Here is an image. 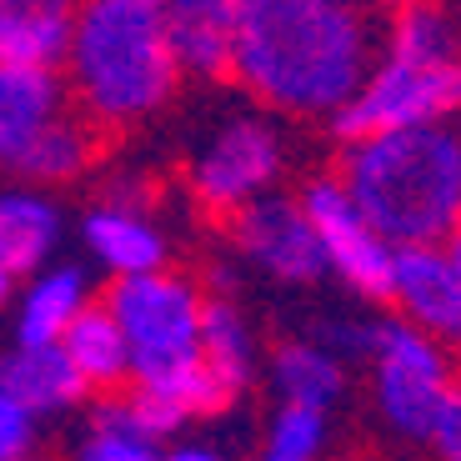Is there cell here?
<instances>
[{
    "label": "cell",
    "mask_w": 461,
    "mask_h": 461,
    "mask_svg": "<svg viewBox=\"0 0 461 461\" xmlns=\"http://www.w3.org/2000/svg\"><path fill=\"white\" fill-rule=\"evenodd\" d=\"M366 0H241L230 41V81L281 115H326L376 60Z\"/></svg>",
    "instance_id": "cell-1"
},
{
    "label": "cell",
    "mask_w": 461,
    "mask_h": 461,
    "mask_svg": "<svg viewBox=\"0 0 461 461\" xmlns=\"http://www.w3.org/2000/svg\"><path fill=\"white\" fill-rule=\"evenodd\" d=\"M336 181L392 246H437L461 226V131L431 121L357 136Z\"/></svg>",
    "instance_id": "cell-2"
},
{
    "label": "cell",
    "mask_w": 461,
    "mask_h": 461,
    "mask_svg": "<svg viewBox=\"0 0 461 461\" xmlns=\"http://www.w3.org/2000/svg\"><path fill=\"white\" fill-rule=\"evenodd\" d=\"M70 86L101 131H126L171 101L181 66L166 0H70Z\"/></svg>",
    "instance_id": "cell-3"
},
{
    "label": "cell",
    "mask_w": 461,
    "mask_h": 461,
    "mask_svg": "<svg viewBox=\"0 0 461 461\" xmlns=\"http://www.w3.org/2000/svg\"><path fill=\"white\" fill-rule=\"evenodd\" d=\"M451 115H461V35L441 5L406 0L396 5L361 86L331 111V131L357 140Z\"/></svg>",
    "instance_id": "cell-4"
},
{
    "label": "cell",
    "mask_w": 461,
    "mask_h": 461,
    "mask_svg": "<svg viewBox=\"0 0 461 461\" xmlns=\"http://www.w3.org/2000/svg\"><path fill=\"white\" fill-rule=\"evenodd\" d=\"M201 306H206V291L191 276L166 271V266L140 271V276H115V286L105 291V312L115 316V326L126 336V381H161L196 366Z\"/></svg>",
    "instance_id": "cell-5"
},
{
    "label": "cell",
    "mask_w": 461,
    "mask_h": 461,
    "mask_svg": "<svg viewBox=\"0 0 461 461\" xmlns=\"http://www.w3.org/2000/svg\"><path fill=\"white\" fill-rule=\"evenodd\" d=\"M366 366L371 386H376L381 421L406 441H427L431 416L456 386V361H451L447 341L416 331L402 316H381Z\"/></svg>",
    "instance_id": "cell-6"
},
{
    "label": "cell",
    "mask_w": 461,
    "mask_h": 461,
    "mask_svg": "<svg viewBox=\"0 0 461 461\" xmlns=\"http://www.w3.org/2000/svg\"><path fill=\"white\" fill-rule=\"evenodd\" d=\"M296 201L316 230V246L326 256V276H336L361 301H386L396 246L361 216V206L346 196V185L336 176H316V181L301 185Z\"/></svg>",
    "instance_id": "cell-7"
},
{
    "label": "cell",
    "mask_w": 461,
    "mask_h": 461,
    "mask_svg": "<svg viewBox=\"0 0 461 461\" xmlns=\"http://www.w3.org/2000/svg\"><path fill=\"white\" fill-rule=\"evenodd\" d=\"M281 171H286V140L271 121L261 115H241L211 136V146L191 166V196L206 216L226 221L230 211H241L246 201L276 191Z\"/></svg>",
    "instance_id": "cell-8"
},
{
    "label": "cell",
    "mask_w": 461,
    "mask_h": 461,
    "mask_svg": "<svg viewBox=\"0 0 461 461\" xmlns=\"http://www.w3.org/2000/svg\"><path fill=\"white\" fill-rule=\"evenodd\" d=\"M226 226L236 251L281 286H316L326 276V256L296 196L266 191V196L246 201L241 211H230Z\"/></svg>",
    "instance_id": "cell-9"
},
{
    "label": "cell",
    "mask_w": 461,
    "mask_h": 461,
    "mask_svg": "<svg viewBox=\"0 0 461 461\" xmlns=\"http://www.w3.org/2000/svg\"><path fill=\"white\" fill-rule=\"evenodd\" d=\"M386 306H396L402 321L416 331L437 336V341H456L461 336V271L451 266L447 246H396L392 256V291Z\"/></svg>",
    "instance_id": "cell-10"
},
{
    "label": "cell",
    "mask_w": 461,
    "mask_h": 461,
    "mask_svg": "<svg viewBox=\"0 0 461 461\" xmlns=\"http://www.w3.org/2000/svg\"><path fill=\"white\" fill-rule=\"evenodd\" d=\"M236 15H241V0H166L176 66L196 81H230Z\"/></svg>",
    "instance_id": "cell-11"
},
{
    "label": "cell",
    "mask_w": 461,
    "mask_h": 461,
    "mask_svg": "<svg viewBox=\"0 0 461 461\" xmlns=\"http://www.w3.org/2000/svg\"><path fill=\"white\" fill-rule=\"evenodd\" d=\"M0 386L31 416L66 411V406H76L86 396L81 371L70 366L60 341H21L11 357H0Z\"/></svg>",
    "instance_id": "cell-12"
},
{
    "label": "cell",
    "mask_w": 461,
    "mask_h": 461,
    "mask_svg": "<svg viewBox=\"0 0 461 461\" xmlns=\"http://www.w3.org/2000/svg\"><path fill=\"white\" fill-rule=\"evenodd\" d=\"M201 366L230 406L241 402L256 376V336L226 291H206V306H201Z\"/></svg>",
    "instance_id": "cell-13"
},
{
    "label": "cell",
    "mask_w": 461,
    "mask_h": 461,
    "mask_svg": "<svg viewBox=\"0 0 461 461\" xmlns=\"http://www.w3.org/2000/svg\"><path fill=\"white\" fill-rule=\"evenodd\" d=\"M60 115V81L35 66H0V166L15 171L31 140Z\"/></svg>",
    "instance_id": "cell-14"
},
{
    "label": "cell",
    "mask_w": 461,
    "mask_h": 461,
    "mask_svg": "<svg viewBox=\"0 0 461 461\" xmlns=\"http://www.w3.org/2000/svg\"><path fill=\"white\" fill-rule=\"evenodd\" d=\"M86 246L95 251L101 266H111L115 276H140V271H161L166 266L161 226L140 206H126V201H105L86 216Z\"/></svg>",
    "instance_id": "cell-15"
},
{
    "label": "cell",
    "mask_w": 461,
    "mask_h": 461,
    "mask_svg": "<svg viewBox=\"0 0 461 461\" xmlns=\"http://www.w3.org/2000/svg\"><path fill=\"white\" fill-rule=\"evenodd\" d=\"M60 351L70 357V366L81 371L86 392H115L131 376V357H126V336L115 326V316L105 312V301H86L76 321L60 331Z\"/></svg>",
    "instance_id": "cell-16"
},
{
    "label": "cell",
    "mask_w": 461,
    "mask_h": 461,
    "mask_svg": "<svg viewBox=\"0 0 461 461\" xmlns=\"http://www.w3.org/2000/svg\"><path fill=\"white\" fill-rule=\"evenodd\" d=\"M271 386H276L281 402L331 411L346 392V361L336 351H326L316 336H296V341L276 346V357H271Z\"/></svg>",
    "instance_id": "cell-17"
},
{
    "label": "cell",
    "mask_w": 461,
    "mask_h": 461,
    "mask_svg": "<svg viewBox=\"0 0 461 461\" xmlns=\"http://www.w3.org/2000/svg\"><path fill=\"white\" fill-rule=\"evenodd\" d=\"M105 140H111V131H101L91 115H56V121L31 140V150L15 161V176L41 181V185L76 181V176L105 150Z\"/></svg>",
    "instance_id": "cell-18"
},
{
    "label": "cell",
    "mask_w": 461,
    "mask_h": 461,
    "mask_svg": "<svg viewBox=\"0 0 461 461\" xmlns=\"http://www.w3.org/2000/svg\"><path fill=\"white\" fill-rule=\"evenodd\" d=\"M66 41H70V5H21V11H0V66L50 70L66 56Z\"/></svg>",
    "instance_id": "cell-19"
},
{
    "label": "cell",
    "mask_w": 461,
    "mask_h": 461,
    "mask_svg": "<svg viewBox=\"0 0 461 461\" xmlns=\"http://www.w3.org/2000/svg\"><path fill=\"white\" fill-rule=\"evenodd\" d=\"M56 236H60V216L41 196H25V191L0 196V261L11 266V276L35 271L50 256Z\"/></svg>",
    "instance_id": "cell-20"
},
{
    "label": "cell",
    "mask_w": 461,
    "mask_h": 461,
    "mask_svg": "<svg viewBox=\"0 0 461 461\" xmlns=\"http://www.w3.org/2000/svg\"><path fill=\"white\" fill-rule=\"evenodd\" d=\"M86 276L76 266H60V271H46L25 291V306H21V321H15V336L21 341H60L76 312L86 306Z\"/></svg>",
    "instance_id": "cell-21"
},
{
    "label": "cell",
    "mask_w": 461,
    "mask_h": 461,
    "mask_svg": "<svg viewBox=\"0 0 461 461\" xmlns=\"http://www.w3.org/2000/svg\"><path fill=\"white\" fill-rule=\"evenodd\" d=\"M326 447V411L316 406H296L281 402V411L271 416V431H266V456L276 461H316Z\"/></svg>",
    "instance_id": "cell-22"
},
{
    "label": "cell",
    "mask_w": 461,
    "mask_h": 461,
    "mask_svg": "<svg viewBox=\"0 0 461 461\" xmlns=\"http://www.w3.org/2000/svg\"><path fill=\"white\" fill-rule=\"evenodd\" d=\"M376 326H381V316L341 312V316H321L312 336L326 346V351H336L341 361H366L371 357V341H376Z\"/></svg>",
    "instance_id": "cell-23"
},
{
    "label": "cell",
    "mask_w": 461,
    "mask_h": 461,
    "mask_svg": "<svg viewBox=\"0 0 461 461\" xmlns=\"http://www.w3.org/2000/svg\"><path fill=\"white\" fill-rule=\"evenodd\" d=\"M76 461H161V447L140 431H121V427H95L86 431V441L76 447Z\"/></svg>",
    "instance_id": "cell-24"
},
{
    "label": "cell",
    "mask_w": 461,
    "mask_h": 461,
    "mask_svg": "<svg viewBox=\"0 0 461 461\" xmlns=\"http://www.w3.org/2000/svg\"><path fill=\"white\" fill-rule=\"evenodd\" d=\"M35 441V416L25 411L21 402H15L5 386H0V461H15L25 456Z\"/></svg>",
    "instance_id": "cell-25"
},
{
    "label": "cell",
    "mask_w": 461,
    "mask_h": 461,
    "mask_svg": "<svg viewBox=\"0 0 461 461\" xmlns=\"http://www.w3.org/2000/svg\"><path fill=\"white\" fill-rule=\"evenodd\" d=\"M427 447L437 451V461H461V381L447 392V402L437 406V416H431Z\"/></svg>",
    "instance_id": "cell-26"
},
{
    "label": "cell",
    "mask_w": 461,
    "mask_h": 461,
    "mask_svg": "<svg viewBox=\"0 0 461 461\" xmlns=\"http://www.w3.org/2000/svg\"><path fill=\"white\" fill-rule=\"evenodd\" d=\"M161 461H226L216 447H201V441H185V447H171L161 451Z\"/></svg>",
    "instance_id": "cell-27"
},
{
    "label": "cell",
    "mask_w": 461,
    "mask_h": 461,
    "mask_svg": "<svg viewBox=\"0 0 461 461\" xmlns=\"http://www.w3.org/2000/svg\"><path fill=\"white\" fill-rule=\"evenodd\" d=\"M441 246H447V256H451V266H456V271H461V226H456V230H451V236H447V241H441Z\"/></svg>",
    "instance_id": "cell-28"
},
{
    "label": "cell",
    "mask_w": 461,
    "mask_h": 461,
    "mask_svg": "<svg viewBox=\"0 0 461 461\" xmlns=\"http://www.w3.org/2000/svg\"><path fill=\"white\" fill-rule=\"evenodd\" d=\"M21 5H70V0H0V11H21Z\"/></svg>",
    "instance_id": "cell-29"
},
{
    "label": "cell",
    "mask_w": 461,
    "mask_h": 461,
    "mask_svg": "<svg viewBox=\"0 0 461 461\" xmlns=\"http://www.w3.org/2000/svg\"><path fill=\"white\" fill-rule=\"evenodd\" d=\"M11 266H5V261H0V306H5V296H11Z\"/></svg>",
    "instance_id": "cell-30"
},
{
    "label": "cell",
    "mask_w": 461,
    "mask_h": 461,
    "mask_svg": "<svg viewBox=\"0 0 461 461\" xmlns=\"http://www.w3.org/2000/svg\"><path fill=\"white\" fill-rule=\"evenodd\" d=\"M366 5H381V11H396V5H406V0H366Z\"/></svg>",
    "instance_id": "cell-31"
},
{
    "label": "cell",
    "mask_w": 461,
    "mask_h": 461,
    "mask_svg": "<svg viewBox=\"0 0 461 461\" xmlns=\"http://www.w3.org/2000/svg\"><path fill=\"white\" fill-rule=\"evenodd\" d=\"M451 361H456V376H461V336L451 341Z\"/></svg>",
    "instance_id": "cell-32"
},
{
    "label": "cell",
    "mask_w": 461,
    "mask_h": 461,
    "mask_svg": "<svg viewBox=\"0 0 461 461\" xmlns=\"http://www.w3.org/2000/svg\"><path fill=\"white\" fill-rule=\"evenodd\" d=\"M15 461H41V456H31V451H25V456H15Z\"/></svg>",
    "instance_id": "cell-33"
},
{
    "label": "cell",
    "mask_w": 461,
    "mask_h": 461,
    "mask_svg": "<svg viewBox=\"0 0 461 461\" xmlns=\"http://www.w3.org/2000/svg\"><path fill=\"white\" fill-rule=\"evenodd\" d=\"M256 461H276V456H266V451H261V456H256Z\"/></svg>",
    "instance_id": "cell-34"
}]
</instances>
